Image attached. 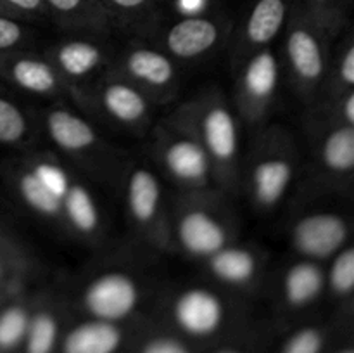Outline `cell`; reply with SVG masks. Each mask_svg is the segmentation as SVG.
Masks as SVG:
<instances>
[{"instance_id": "cell-1", "label": "cell", "mask_w": 354, "mask_h": 353, "mask_svg": "<svg viewBox=\"0 0 354 353\" xmlns=\"http://www.w3.org/2000/svg\"><path fill=\"white\" fill-rule=\"evenodd\" d=\"M334 33L299 0H294L286 24V55L294 80L306 92L324 82L328 38Z\"/></svg>"}, {"instance_id": "cell-6", "label": "cell", "mask_w": 354, "mask_h": 353, "mask_svg": "<svg viewBox=\"0 0 354 353\" xmlns=\"http://www.w3.org/2000/svg\"><path fill=\"white\" fill-rule=\"evenodd\" d=\"M199 142L209 163L220 170H230L239 152L237 121L230 107L221 100H213L199 116Z\"/></svg>"}, {"instance_id": "cell-41", "label": "cell", "mask_w": 354, "mask_h": 353, "mask_svg": "<svg viewBox=\"0 0 354 353\" xmlns=\"http://www.w3.org/2000/svg\"><path fill=\"white\" fill-rule=\"evenodd\" d=\"M339 353H353L351 350H344V352H339Z\"/></svg>"}, {"instance_id": "cell-23", "label": "cell", "mask_w": 354, "mask_h": 353, "mask_svg": "<svg viewBox=\"0 0 354 353\" xmlns=\"http://www.w3.org/2000/svg\"><path fill=\"white\" fill-rule=\"evenodd\" d=\"M62 213L73 228L82 234H93L99 227V210L92 194L82 183L71 182L61 201Z\"/></svg>"}, {"instance_id": "cell-14", "label": "cell", "mask_w": 354, "mask_h": 353, "mask_svg": "<svg viewBox=\"0 0 354 353\" xmlns=\"http://www.w3.org/2000/svg\"><path fill=\"white\" fill-rule=\"evenodd\" d=\"M99 100L113 120L128 127L144 123L151 109L142 89L123 78L104 82L99 89Z\"/></svg>"}, {"instance_id": "cell-26", "label": "cell", "mask_w": 354, "mask_h": 353, "mask_svg": "<svg viewBox=\"0 0 354 353\" xmlns=\"http://www.w3.org/2000/svg\"><path fill=\"white\" fill-rule=\"evenodd\" d=\"M59 336V325L54 315L38 311L30 317L26 334H24V352L26 353H52Z\"/></svg>"}, {"instance_id": "cell-25", "label": "cell", "mask_w": 354, "mask_h": 353, "mask_svg": "<svg viewBox=\"0 0 354 353\" xmlns=\"http://www.w3.org/2000/svg\"><path fill=\"white\" fill-rule=\"evenodd\" d=\"M17 190L24 203L37 213L45 217H57L62 213V204L59 197H55L40 180L37 179L31 170L21 172L17 176Z\"/></svg>"}, {"instance_id": "cell-13", "label": "cell", "mask_w": 354, "mask_h": 353, "mask_svg": "<svg viewBox=\"0 0 354 353\" xmlns=\"http://www.w3.org/2000/svg\"><path fill=\"white\" fill-rule=\"evenodd\" d=\"M161 154L162 165L173 179L185 183H201L207 179L211 163L199 138L189 135L169 138Z\"/></svg>"}, {"instance_id": "cell-20", "label": "cell", "mask_w": 354, "mask_h": 353, "mask_svg": "<svg viewBox=\"0 0 354 353\" xmlns=\"http://www.w3.org/2000/svg\"><path fill=\"white\" fill-rule=\"evenodd\" d=\"M114 26L149 31L158 26L159 0H99Z\"/></svg>"}, {"instance_id": "cell-2", "label": "cell", "mask_w": 354, "mask_h": 353, "mask_svg": "<svg viewBox=\"0 0 354 353\" xmlns=\"http://www.w3.org/2000/svg\"><path fill=\"white\" fill-rule=\"evenodd\" d=\"M230 21L216 12L182 16L158 33L159 47L171 59H197L221 44L228 33Z\"/></svg>"}, {"instance_id": "cell-15", "label": "cell", "mask_w": 354, "mask_h": 353, "mask_svg": "<svg viewBox=\"0 0 354 353\" xmlns=\"http://www.w3.org/2000/svg\"><path fill=\"white\" fill-rule=\"evenodd\" d=\"M48 59L61 76L82 80L102 64L104 48L92 38L76 37L55 44L48 52Z\"/></svg>"}, {"instance_id": "cell-32", "label": "cell", "mask_w": 354, "mask_h": 353, "mask_svg": "<svg viewBox=\"0 0 354 353\" xmlns=\"http://www.w3.org/2000/svg\"><path fill=\"white\" fill-rule=\"evenodd\" d=\"M30 40V28L23 19L0 14V54L21 51Z\"/></svg>"}, {"instance_id": "cell-8", "label": "cell", "mask_w": 354, "mask_h": 353, "mask_svg": "<svg viewBox=\"0 0 354 353\" xmlns=\"http://www.w3.org/2000/svg\"><path fill=\"white\" fill-rule=\"evenodd\" d=\"M0 76L17 89L37 96H50L61 87V75L54 66L30 52L0 54Z\"/></svg>"}, {"instance_id": "cell-34", "label": "cell", "mask_w": 354, "mask_h": 353, "mask_svg": "<svg viewBox=\"0 0 354 353\" xmlns=\"http://www.w3.org/2000/svg\"><path fill=\"white\" fill-rule=\"evenodd\" d=\"M19 19H47L44 0H0Z\"/></svg>"}, {"instance_id": "cell-21", "label": "cell", "mask_w": 354, "mask_h": 353, "mask_svg": "<svg viewBox=\"0 0 354 353\" xmlns=\"http://www.w3.org/2000/svg\"><path fill=\"white\" fill-rule=\"evenodd\" d=\"M324 272L311 262H299L290 266L283 279V294L292 307H304L322 293Z\"/></svg>"}, {"instance_id": "cell-33", "label": "cell", "mask_w": 354, "mask_h": 353, "mask_svg": "<svg viewBox=\"0 0 354 353\" xmlns=\"http://www.w3.org/2000/svg\"><path fill=\"white\" fill-rule=\"evenodd\" d=\"M322 348H324L322 332L315 327H306L287 339L282 353H320Z\"/></svg>"}, {"instance_id": "cell-37", "label": "cell", "mask_w": 354, "mask_h": 353, "mask_svg": "<svg viewBox=\"0 0 354 353\" xmlns=\"http://www.w3.org/2000/svg\"><path fill=\"white\" fill-rule=\"evenodd\" d=\"M176 7L183 16L206 12V0H176Z\"/></svg>"}, {"instance_id": "cell-22", "label": "cell", "mask_w": 354, "mask_h": 353, "mask_svg": "<svg viewBox=\"0 0 354 353\" xmlns=\"http://www.w3.org/2000/svg\"><path fill=\"white\" fill-rule=\"evenodd\" d=\"M209 269L223 282L245 284L254 277L256 258L248 249L225 246L209 256Z\"/></svg>"}, {"instance_id": "cell-19", "label": "cell", "mask_w": 354, "mask_h": 353, "mask_svg": "<svg viewBox=\"0 0 354 353\" xmlns=\"http://www.w3.org/2000/svg\"><path fill=\"white\" fill-rule=\"evenodd\" d=\"M127 199L130 213L138 224H151L161 204V183L149 168H137L128 179Z\"/></svg>"}, {"instance_id": "cell-28", "label": "cell", "mask_w": 354, "mask_h": 353, "mask_svg": "<svg viewBox=\"0 0 354 353\" xmlns=\"http://www.w3.org/2000/svg\"><path fill=\"white\" fill-rule=\"evenodd\" d=\"M28 135V120L10 99L0 96V144H19Z\"/></svg>"}, {"instance_id": "cell-38", "label": "cell", "mask_w": 354, "mask_h": 353, "mask_svg": "<svg viewBox=\"0 0 354 353\" xmlns=\"http://www.w3.org/2000/svg\"><path fill=\"white\" fill-rule=\"evenodd\" d=\"M341 116L344 120V125H354V92L346 90L344 99L341 102Z\"/></svg>"}, {"instance_id": "cell-3", "label": "cell", "mask_w": 354, "mask_h": 353, "mask_svg": "<svg viewBox=\"0 0 354 353\" xmlns=\"http://www.w3.org/2000/svg\"><path fill=\"white\" fill-rule=\"evenodd\" d=\"M294 0H249L235 35V55L249 57L266 48L286 28Z\"/></svg>"}, {"instance_id": "cell-30", "label": "cell", "mask_w": 354, "mask_h": 353, "mask_svg": "<svg viewBox=\"0 0 354 353\" xmlns=\"http://www.w3.org/2000/svg\"><path fill=\"white\" fill-rule=\"evenodd\" d=\"M299 2L332 31H339L348 16L351 0H299Z\"/></svg>"}, {"instance_id": "cell-27", "label": "cell", "mask_w": 354, "mask_h": 353, "mask_svg": "<svg viewBox=\"0 0 354 353\" xmlns=\"http://www.w3.org/2000/svg\"><path fill=\"white\" fill-rule=\"evenodd\" d=\"M30 315L19 305L0 311V352H10L23 343Z\"/></svg>"}, {"instance_id": "cell-16", "label": "cell", "mask_w": 354, "mask_h": 353, "mask_svg": "<svg viewBox=\"0 0 354 353\" xmlns=\"http://www.w3.org/2000/svg\"><path fill=\"white\" fill-rule=\"evenodd\" d=\"M45 128L50 141L69 154L90 151L97 144V132L80 114L69 109H52L45 116Z\"/></svg>"}, {"instance_id": "cell-7", "label": "cell", "mask_w": 354, "mask_h": 353, "mask_svg": "<svg viewBox=\"0 0 354 353\" xmlns=\"http://www.w3.org/2000/svg\"><path fill=\"white\" fill-rule=\"evenodd\" d=\"M348 239V224L334 213L308 215L292 230L294 248L308 258H327L334 255Z\"/></svg>"}, {"instance_id": "cell-24", "label": "cell", "mask_w": 354, "mask_h": 353, "mask_svg": "<svg viewBox=\"0 0 354 353\" xmlns=\"http://www.w3.org/2000/svg\"><path fill=\"white\" fill-rule=\"evenodd\" d=\"M322 163L332 173H349L354 166V128L339 125L328 132L322 144Z\"/></svg>"}, {"instance_id": "cell-4", "label": "cell", "mask_w": 354, "mask_h": 353, "mask_svg": "<svg viewBox=\"0 0 354 353\" xmlns=\"http://www.w3.org/2000/svg\"><path fill=\"white\" fill-rule=\"evenodd\" d=\"M239 78V106L251 120L261 116L272 104L280 78V64L270 47L245 57Z\"/></svg>"}, {"instance_id": "cell-18", "label": "cell", "mask_w": 354, "mask_h": 353, "mask_svg": "<svg viewBox=\"0 0 354 353\" xmlns=\"http://www.w3.org/2000/svg\"><path fill=\"white\" fill-rule=\"evenodd\" d=\"M121 341L123 334L114 322L92 318L75 325L66 334L62 353H116Z\"/></svg>"}, {"instance_id": "cell-17", "label": "cell", "mask_w": 354, "mask_h": 353, "mask_svg": "<svg viewBox=\"0 0 354 353\" xmlns=\"http://www.w3.org/2000/svg\"><path fill=\"white\" fill-rule=\"evenodd\" d=\"M294 168L283 156H266L252 168V196L259 206L272 208L283 197L292 180Z\"/></svg>"}, {"instance_id": "cell-10", "label": "cell", "mask_w": 354, "mask_h": 353, "mask_svg": "<svg viewBox=\"0 0 354 353\" xmlns=\"http://www.w3.org/2000/svg\"><path fill=\"white\" fill-rule=\"evenodd\" d=\"M123 69L131 83L151 92H166L175 85L176 68L161 48L135 45L123 55Z\"/></svg>"}, {"instance_id": "cell-35", "label": "cell", "mask_w": 354, "mask_h": 353, "mask_svg": "<svg viewBox=\"0 0 354 353\" xmlns=\"http://www.w3.org/2000/svg\"><path fill=\"white\" fill-rule=\"evenodd\" d=\"M337 80L348 90L354 85V47L351 40L346 44L344 51H342L341 61H339L337 68Z\"/></svg>"}, {"instance_id": "cell-36", "label": "cell", "mask_w": 354, "mask_h": 353, "mask_svg": "<svg viewBox=\"0 0 354 353\" xmlns=\"http://www.w3.org/2000/svg\"><path fill=\"white\" fill-rule=\"evenodd\" d=\"M140 353H189V350L178 339L156 338L149 341Z\"/></svg>"}, {"instance_id": "cell-11", "label": "cell", "mask_w": 354, "mask_h": 353, "mask_svg": "<svg viewBox=\"0 0 354 353\" xmlns=\"http://www.w3.org/2000/svg\"><path fill=\"white\" fill-rule=\"evenodd\" d=\"M48 19L68 31L85 35H106L113 21L99 0H44Z\"/></svg>"}, {"instance_id": "cell-9", "label": "cell", "mask_w": 354, "mask_h": 353, "mask_svg": "<svg viewBox=\"0 0 354 353\" xmlns=\"http://www.w3.org/2000/svg\"><path fill=\"white\" fill-rule=\"evenodd\" d=\"M173 318L190 336H209L223 320L221 300L209 289L192 287L180 294L173 305Z\"/></svg>"}, {"instance_id": "cell-31", "label": "cell", "mask_w": 354, "mask_h": 353, "mask_svg": "<svg viewBox=\"0 0 354 353\" xmlns=\"http://www.w3.org/2000/svg\"><path fill=\"white\" fill-rule=\"evenodd\" d=\"M31 172L37 175V179L54 194L55 197L62 201L66 190L69 189L73 180L69 179L68 172H66L62 166H59L57 163L52 161H37L31 166Z\"/></svg>"}, {"instance_id": "cell-39", "label": "cell", "mask_w": 354, "mask_h": 353, "mask_svg": "<svg viewBox=\"0 0 354 353\" xmlns=\"http://www.w3.org/2000/svg\"><path fill=\"white\" fill-rule=\"evenodd\" d=\"M0 14H2V16H10V17H16V16H14L12 12H10L9 9H7L6 6H3L2 2H0ZM17 19H19V17H17Z\"/></svg>"}, {"instance_id": "cell-40", "label": "cell", "mask_w": 354, "mask_h": 353, "mask_svg": "<svg viewBox=\"0 0 354 353\" xmlns=\"http://www.w3.org/2000/svg\"><path fill=\"white\" fill-rule=\"evenodd\" d=\"M216 353H239V352H235V350L227 348V350H221V352H216Z\"/></svg>"}, {"instance_id": "cell-29", "label": "cell", "mask_w": 354, "mask_h": 353, "mask_svg": "<svg viewBox=\"0 0 354 353\" xmlns=\"http://www.w3.org/2000/svg\"><path fill=\"white\" fill-rule=\"evenodd\" d=\"M328 282L339 296H346L354 287V249L344 248L337 253L330 266Z\"/></svg>"}, {"instance_id": "cell-5", "label": "cell", "mask_w": 354, "mask_h": 353, "mask_svg": "<svg viewBox=\"0 0 354 353\" xmlns=\"http://www.w3.org/2000/svg\"><path fill=\"white\" fill-rule=\"evenodd\" d=\"M83 303L93 318L116 324L121 318H127L137 307V282L127 273H104L86 286Z\"/></svg>"}, {"instance_id": "cell-12", "label": "cell", "mask_w": 354, "mask_h": 353, "mask_svg": "<svg viewBox=\"0 0 354 353\" xmlns=\"http://www.w3.org/2000/svg\"><path fill=\"white\" fill-rule=\"evenodd\" d=\"M178 241L187 253L209 258L227 246L223 225L204 210H189L178 221Z\"/></svg>"}]
</instances>
